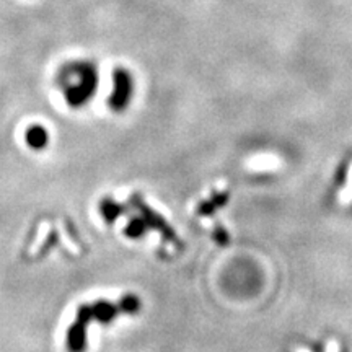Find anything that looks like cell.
Returning <instances> with one entry per match:
<instances>
[{"instance_id":"6da1fadb","label":"cell","mask_w":352,"mask_h":352,"mask_svg":"<svg viewBox=\"0 0 352 352\" xmlns=\"http://www.w3.org/2000/svg\"><path fill=\"white\" fill-rule=\"evenodd\" d=\"M57 85L70 108H83L94 100L98 88V72L91 63H69L57 72Z\"/></svg>"},{"instance_id":"7a4b0ae2","label":"cell","mask_w":352,"mask_h":352,"mask_svg":"<svg viewBox=\"0 0 352 352\" xmlns=\"http://www.w3.org/2000/svg\"><path fill=\"white\" fill-rule=\"evenodd\" d=\"M132 83L131 74L124 69H116L113 72V91L109 96L108 104L113 111L121 113L129 107V101L132 98Z\"/></svg>"},{"instance_id":"3957f363","label":"cell","mask_w":352,"mask_h":352,"mask_svg":"<svg viewBox=\"0 0 352 352\" xmlns=\"http://www.w3.org/2000/svg\"><path fill=\"white\" fill-rule=\"evenodd\" d=\"M25 142L33 151H43V148H46L47 144H50V134H47L46 127L39 124L30 126L25 132Z\"/></svg>"}]
</instances>
